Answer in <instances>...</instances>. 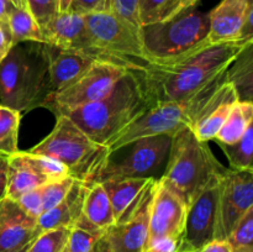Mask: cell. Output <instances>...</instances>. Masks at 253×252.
I'll return each instance as SVG.
<instances>
[{
	"label": "cell",
	"instance_id": "32",
	"mask_svg": "<svg viewBox=\"0 0 253 252\" xmlns=\"http://www.w3.org/2000/svg\"><path fill=\"white\" fill-rule=\"evenodd\" d=\"M26 7L40 25L42 32L59 14L58 0H26Z\"/></svg>",
	"mask_w": 253,
	"mask_h": 252
},
{
	"label": "cell",
	"instance_id": "48",
	"mask_svg": "<svg viewBox=\"0 0 253 252\" xmlns=\"http://www.w3.org/2000/svg\"><path fill=\"white\" fill-rule=\"evenodd\" d=\"M177 252H192V251H187V250H183V249H179Z\"/></svg>",
	"mask_w": 253,
	"mask_h": 252
},
{
	"label": "cell",
	"instance_id": "12",
	"mask_svg": "<svg viewBox=\"0 0 253 252\" xmlns=\"http://www.w3.org/2000/svg\"><path fill=\"white\" fill-rule=\"evenodd\" d=\"M155 182L156 179L152 178L137 208L127 217L119 220L103 232L94 252H141L145 249L148 239L150 205Z\"/></svg>",
	"mask_w": 253,
	"mask_h": 252
},
{
	"label": "cell",
	"instance_id": "26",
	"mask_svg": "<svg viewBox=\"0 0 253 252\" xmlns=\"http://www.w3.org/2000/svg\"><path fill=\"white\" fill-rule=\"evenodd\" d=\"M230 163V169L251 170L253 158V124L239 141L234 143H219Z\"/></svg>",
	"mask_w": 253,
	"mask_h": 252
},
{
	"label": "cell",
	"instance_id": "2",
	"mask_svg": "<svg viewBox=\"0 0 253 252\" xmlns=\"http://www.w3.org/2000/svg\"><path fill=\"white\" fill-rule=\"evenodd\" d=\"M147 109L150 106L142 88L135 74L128 71L110 93L99 100L71 110L66 116L91 140L106 146Z\"/></svg>",
	"mask_w": 253,
	"mask_h": 252
},
{
	"label": "cell",
	"instance_id": "19",
	"mask_svg": "<svg viewBox=\"0 0 253 252\" xmlns=\"http://www.w3.org/2000/svg\"><path fill=\"white\" fill-rule=\"evenodd\" d=\"M90 185L74 179L71 189L68 190L63 200L37 217V227L40 231L58 227H73L78 217L83 214L86 193Z\"/></svg>",
	"mask_w": 253,
	"mask_h": 252
},
{
	"label": "cell",
	"instance_id": "8",
	"mask_svg": "<svg viewBox=\"0 0 253 252\" xmlns=\"http://www.w3.org/2000/svg\"><path fill=\"white\" fill-rule=\"evenodd\" d=\"M127 69L105 62H95L85 73L66 88L47 95L41 108L56 116L99 100L111 91L115 84L127 73Z\"/></svg>",
	"mask_w": 253,
	"mask_h": 252
},
{
	"label": "cell",
	"instance_id": "27",
	"mask_svg": "<svg viewBox=\"0 0 253 252\" xmlns=\"http://www.w3.org/2000/svg\"><path fill=\"white\" fill-rule=\"evenodd\" d=\"M21 113L0 105V156L10 157L19 151V126Z\"/></svg>",
	"mask_w": 253,
	"mask_h": 252
},
{
	"label": "cell",
	"instance_id": "28",
	"mask_svg": "<svg viewBox=\"0 0 253 252\" xmlns=\"http://www.w3.org/2000/svg\"><path fill=\"white\" fill-rule=\"evenodd\" d=\"M182 0H138L141 26L172 19Z\"/></svg>",
	"mask_w": 253,
	"mask_h": 252
},
{
	"label": "cell",
	"instance_id": "13",
	"mask_svg": "<svg viewBox=\"0 0 253 252\" xmlns=\"http://www.w3.org/2000/svg\"><path fill=\"white\" fill-rule=\"evenodd\" d=\"M220 179L221 178L212 180L188 205L180 249L197 252L215 240Z\"/></svg>",
	"mask_w": 253,
	"mask_h": 252
},
{
	"label": "cell",
	"instance_id": "15",
	"mask_svg": "<svg viewBox=\"0 0 253 252\" xmlns=\"http://www.w3.org/2000/svg\"><path fill=\"white\" fill-rule=\"evenodd\" d=\"M41 231L37 219L27 214L16 200H0V252L19 249L36 239Z\"/></svg>",
	"mask_w": 253,
	"mask_h": 252
},
{
	"label": "cell",
	"instance_id": "24",
	"mask_svg": "<svg viewBox=\"0 0 253 252\" xmlns=\"http://www.w3.org/2000/svg\"><path fill=\"white\" fill-rule=\"evenodd\" d=\"M253 123V103L237 100L232 104L229 116L214 138L217 143H234L242 137Z\"/></svg>",
	"mask_w": 253,
	"mask_h": 252
},
{
	"label": "cell",
	"instance_id": "42",
	"mask_svg": "<svg viewBox=\"0 0 253 252\" xmlns=\"http://www.w3.org/2000/svg\"><path fill=\"white\" fill-rule=\"evenodd\" d=\"M199 1H200V0H182V1H180V4H179V6H178L177 11H175V15H178L179 12H182L183 10H185V9H189V7L197 6V4ZM175 15H174V16H175ZM174 16H173V17H174Z\"/></svg>",
	"mask_w": 253,
	"mask_h": 252
},
{
	"label": "cell",
	"instance_id": "29",
	"mask_svg": "<svg viewBox=\"0 0 253 252\" xmlns=\"http://www.w3.org/2000/svg\"><path fill=\"white\" fill-rule=\"evenodd\" d=\"M68 227L42 231L32 242L27 252H63L69 235Z\"/></svg>",
	"mask_w": 253,
	"mask_h": 252
},
{
	"label": "cell",
	"instance_id": "39",
	"mask_svg": "<svg viewBox=\"0 0 253 252\" xmlns=\"http://www.w3.org/2000/svg\"><path fill=\"white\" fill-rule=\"evenodd\" d=\"M197 252H232V247L227 240L215 239Z\"/></svg>",
	"mask_w": 253,
	"mask_h": 252
},
{
	"label": "cell",
	"instance_id": "3",
	"mask_svg": "<svg viewBox=\"0 0 253 252\" xmlns=\"http://www.w3.org/2000/svg\"><path fill=\"white\" fill-rule=\"evenodd\" d=\"M49 93L44 43L12 44L0 63V105L24 113L41 108Z\"/></svg>",
	"mask_w": 253,
	"mask_h": 252
},
{
	"label": "cell",
	"instance_id": "7",
	"mask_svg": "<svg viewBox=\"0 0 253 252\" xmlns=\"http://www.w3.org/2000/svg\"><path fill=\"white\" fill-rule=\"evenodd\" d=\"M209 12L189 7L172 19L141 26L140 39L155 62L169 59L207 43Z\"/></svg>",
	"mask_w": 253,
	"mask_h": 252
},
{
	"label": "cell",
	"instance_id": "11",
	"mask_svg": "<svg viewBox=\"0 0 253 252\" xmlns=\"http://www.w3.org/2000/svg\"><path fill=\"white\" fill-rule=\"evenodd\" d=\"M253 208V169L226 168L220 179L215 239L227 240L237 222Z\"/></svg>",
	"mask_w": 253,
	"mask_h": 252
},
{
	"label": "cell",
	"instance_id": "10",
	"mask_svg": "<svg viewBox=\"0 0 253 252\" xmlns=\"http://www.w3.org/2000/svg\"><path fill=\"white\" fill-rule=\"evenodd\" d=\"M185 126H189L184 104L161 103L147 109L140 118L126 126L108 143L111 153L127 147L140 138L158 135L173 136Z\"/></svg>",
	"mask_w": 253,
	"mask_h": 252
},
{
	"label": "cell",
	"instance_id": "14",
	"mask_svg": "<svg viewBox=\"0 0 253 252\" xmlns=\"http://www.w3.org/2000/svg\"><path fill=\"white\" fill-rule=\"evenodd\" d=\"M188 207L160 179L153 185L147 244L163 239H182Z\"/></svg>",
	"mask_w": 253,
	"mask_h": 252
},
{
	"label": "cell",
	"instance_id": "34",
	"mask_svg": "<svg viewBox=\"0 0 253 252\" xmlns=\"http://www.w3.org/2000/svg\"><path fill=\"white\" fill-rule=\"evenodd\" d=\"M110 11L114 15L131 25L135 29H141L138 16V0H111Z\"/></svg>",
	"mask_w": 253,
	"mask_h": 252
},
{
	"label": "cell",
	"instance_id": "35",
	"mask_svg": "<svg viewBox=\"0 0 253 252\" xmlns=\"http://www.w3.org/2000/svg\"><path fill=\"white\" fill-rule=\"evenodd\" d=\"M16 202L27 214L37 219L43 212L42 210V185L22 194Z\"/></svg>",
	"mask_w": 253,
	"mask_h": 252
},
{
	"label": "cell",
	"instance_id": "38",
	"mask_svg": "<svg viewBox=\"0 0 253 252\" xmlns=\"http://www.w3.org/2000/svg\"><path fill=\"white\" fill-rule=\"evenodd\" d=\"M12 47V39L11 34H10V30L5 29L0 25V63L4 61V58L6 57V54L9 53V51Z\"/></svg>",
	"mask_w": 253,
	"mask_h": 252
},
{
	"label": "cell",
	"instance_id": "43",
	"mask_svg": "<svg viewBox=\"0 0 253 252\" xmlns=\"http://www.w3.org/2000/svg\"><path fill=\"white\" fill-rule=\"evenodd\" d=\"M72 0H58V12H67Z\"/></svg>",
	"mask_w": 253,
	"mask_h": 252
},
{
	"label": "cell",
	"instance_id": "41",
	"mask_svg": "<svg viewBox=\"0 0 253 252\" xmlns=\"http://www.w3.org/2000/svg\"><path fill=\"white\" fill-rule=\"evenodd\" d=\"M14 7V4L10 0H0V25L7 30H10L9 15Z\"/></svg>",
	"mask_w": 253,
	"mask_h": 252
},
{
	"label": "cell",
	"instance_id": "47",
	"mask_svg": "<svg viewBox=\"0 0 253 252\" xmlns=\"http://www.w3.org/2000/svg\"><path fill=\"white\" fill-rule=\"evenodd\" d=\"M105 6H106V11H110L111 0H105Z\"/></svg>",
	"mask_w": 253,
	"mask_h": 252
},
{
	"label": "cell",
	"instance_id": "21",
	"mask_svg": "<svg viewBox=\"0 0 253 252\" xmlns=\"http://www.w3.org/2000/svg\"><path fill=\"white\" fill-rule=\"evenodd\" d=\"M49 180L40 174L25 158L22 151L7 157L6 197L17 200L22 194L46 184Z\"/></svg>",
	"mask_w": 253,
	"mask_h": 252
},
{
	"label": "cell",
	"instance_id": "9",
	"mask_svg": "<svg viewBox=\"0 0 253 252\" xmlns=\"http://www.w3.org/2000/svg\"><path fill=\"white\" fill-rule=\"evenodd\" d=\"M172 136L158 135L140 138L131 143L130 153L119 162L109 161L108 165L99 173L96 182L114 178H155V173L162 167L168 157Z\"/></svg>",
	"mask_w": 253,
	"mask_h": 252
},
{
	"label": "cell",
	"instance_id": "20",
	"mask_svg": "<svg viewBox=\"0 0 253 252\" xmlns=\"http://www.w3.org/2000/svg\"><path fill=\"white\" fill-rule=\"evenodd\" d=\"M152 178H114L101 182L113 208L115 222L127 217L137 208Z\"/></svg>",
	"mask_w": 253,
	"mask_h": 252
},
{
	"label": "cell",
	"instance_id": "37",
	"mask_svg": "<svg viewBox=\"0 0 253 252\" xmlns=\"http://www.w3.org/2000/svg\"><path fill=\"white\" fill-rule=\"evenodd\" d=\"M182 246V239H163L146 245L141 252H177Z\"/></svg>",
	"mask_w": 253,
	"mask_h": 252
},
{
	"label": "cell",
	"instance_id": "45",
	"mask_svg": "<svg viewBox=\"0 0 253 252\" xmlns=\"http://www.w3.org/2000/svg\"><path fill=\"white\" fill-rule=\"evenodd\" d=\"M232 252H253V246L232 247Z\"/></svg>",
	"mask_w": 253,
	"mask_h": 252
},
{
	"label": "cell",
	"instance_id": "30",
	"mask_svg": "<svg viewBox=\"0 0 253 252\" xmlns=\"http://www.w3.org/2000/svg\"><path fill=\"white\" fill-rule=\"evenodd\" d=\"M103 232L89 231L79 226L71 227L63 252H94L96 242Z\"/></svg>",
	"mask_w": 253,
	"mask_h": 252
},
{
	"label": "cell",
	"instance_id": "49",
	"mask_svg": "<svg viewBox=\"0 0 253 252\" xmlns=\"http://www.w3.org/2000/svg\"><path fill=\"white\" fill-rule=\"evenodd\" d=\"M24 1H25V2H26V0H24Z\"/></svg>",
	"mask_w": 253,
	"mask_h": 252
},
{
	"label": "cell",
	"instance_id": "5",
	"mask_svg": "<svg viewBox=\"0 0 253 252\" xmlns=\"http://www.w3.org/2000/svg\"><path fill=\"white\" fill-rule=\"evenodd\" d=\"M31 153L48 156L63 163L69 175L93 184L113 155L108 146L91 140L68 116H57L51 132L30 150Z\"/></svg>",
	"mask_w": 253,
	"mask_h": 252
},
{
	"label": "cell",
	"instance_id": "16",
	"mask_svg": "<svg viewBox=\"0 0 253 252\" xmlns=\"http://www.w3.org/2000/svg\"><path fill=\"white\" fill-rule=\"evenodd\" d=\"M43 36L47 44L58 48L81 52L88 57L93 51L84 15L59 12L43 30Z\"/></svg>",
	"mask_w": 253,
	"mask_h": 252
},
{
	"label": "cell",
	"instance_id": "17",
	"mask_svg": "<svg viewBox=\"0 0 253 252\" xmlns=\"http://www.w3.org/2000/svg\"><path fill=\"white\" fill-rule=\"evenodd\" d=\"M44 51L51 93L61 90L76 82L96 62L81 52L62 49L52 44L44 43Z\"/></svg>",
	"mask_w": 253,
	"mask_h": 252
},
{
	"label": "cell",
	"instance_id": "33",
	"mask_svg": "<svg viewBox=\"0 0 253 252\" xmlns=\"http://www.w3.org/2000/svg\"><path fill=\"white\" fill-rule=\"evenodd\" d=\"M231 247L253 246V208L237 222L235 229L227 237Z\"/></svg>",
	"mask_w": 253,
	"mask_h": 252
},
{
	"label": "cell",
	"instance_id": "23",
	"mask_svg": "<svg viewBox=\"0 0 253 252\" xmlns=\"http://www.w3.org/2000/svg\"><path fill=\"white\" fill-rule=\"evenodd\" d=\"M83 215L94 226L103 231L115 224L110 199L101 183L95 182L89 187L84 203Z\"/></svg>",
	"mask_w": 253,
	"mask_h": 252
},
{
	"label": "cell",
	"instance_id": "4",
	"mask_svg": "<svg viewBox=\"0 0 253 252\" xmlns=\"http://www.w3.org/2000/svg\"><path fill=\"white\" fill-rule=\"evenodd\" d=\"M168 162L160 182L178 195L185 205L208 184L222 177L226 168L216 160L205 141L198 140L189 126L172 136Z\"/></svg>",
	"mask_w": 253,
	"mask_h": 252
},
{
	"label": "cell",
	"instance_id": "44",
	"mask_svg": "<svg viewBox=\"0 0 253 252\" xmlns=\"http://www.w3.org/2000/svg\"><path fill=\"white\" fill-rule=\"evenodd\" d=\"M32 242H34V240H32L31 242H29V244L24 245V246L19 247V249H14V250H10V251H5V252H27L29 251V249L31 247Z\"/></svg>",
	"mask_w": 253,
	"mask_h": 252
},
{
	"label": "cell",
	"instance_id": "6",
	"mask_svg": "<svg viewBox=\"0 0 253 252\" xmlns=\"http://www.w3.org/2000/svg\"><path fill=\"white\" fill-rule=\"evenodd\" d=\"M84 17L93 44L90 57L94 61L111 63L127 71H142L155 63L143 47L140 30L111 11L94 12Z\"/></svg>",
	"mask_w": 253,
	"mask_h": 252
},
{
	"label": "cell",
	"instance_id": "46",
	"mask_svg": "<svg viewBox=\"0 0 253 252\" xmlns=\"http://www.w3.org/2000/svg\"><path fill=\"white\" fill-rule=\"evenodd\" d=\"M15 7H26V2L24 0H10Z\"/></svg>",
	"mask_w": 253,
	"mask_h": 252
},
{
	"label": "cell",
	"instance_id": "36",
	"mask_svg": "<svg viewBox=\"0 0 253 252\" xmlns=\"http://www.w3.org/2000/svg\"><path fill=\"white\" fill-rule=\"evenodd\" d=\"M68 11L79 15L106 11L105 0H72Z\"/></svg>",
	"mask_w": 253,
	"mask_h": 252
},
{
	"label": "cell",
	"instance_id": "25",
	"mask_svg": "<svg viewBox=\"0 0 253 252\" xmlns=\"http://www.w3.org/2000/svg\"><path fill=\"white\" fill-rule=\"evenodd\" d=\"M9 29L12 44L20 42L46 43L41 27L34 19L27 7H14L9 15Z\"/></svg>",
	"mask_w": 253,
	"mask_h": 252
},
{
	"label": "cell",
	"instance_id": "18",
	"mask_svg": "<svg viewBox=\"0 0 253 252\" xmlns=\"http://www.w3.org/2000/svg\"><path fill=\"white\" fill-rule=\"evenodd\" d=\"M253 10V0H221L209 12L210 43L240 40L242 25L247 14Z\"/></svg>",
	"mask_w": 253,
	"mask_h": 252
},
{
	"label": "cell",
	"instance_id": "31",
	"mask_svg": "<svg viewBox=\"0 0 253 252\" xmlns=\"http://www.w3.org/2000/svg\"><path fill=\"white\" fill-rule=\"evenodd\" d=\"M73 182L74 178L68 175V177L52 180V182L42 185V210L43 212L52 209L63 200L68 190L71 189Z\"/></svg>",
	"mask_w": 253,
	"mask_h": 252
},
{
	"label": "cell",
	"instance_id": "22",
	"mask_svg": "<svg viewBox=\"0 0 253 252\" xmlns=\"http://www.w3.org/2000/svg\"><path fill=\"white\" fill-rule=\"evenodd\" d=\"M253 43H250L225 73V81L236 89L239 100L252 103L253 96Z\"/></svg>",
	"mask_w": 253,
	"mask_h": 252
},
{
	"label": "cell",
	"instance_id": "1",
	"mask_svg": "<svg viewBox=\"0 0 253 252\" xmlns=\"http://www.w3.org/2000/svg\"><path fill=\"white\" fill-rule=\"evenodd\" d=\"M253 40L203 43L169 59L155 62L142 71H130L137 78L150 108L161 103L187 104L224 83L225 73Z\"/></svg>",
	"mask_w": 253,
	"mask_h": 252
},
{
	"label": "cell",
	"instance_id": "40",
	"mask_svg": "<svg viewBox=\"0 0 253 252\" xmlns=\"http://www.w3.org/2000/svg\"><path fill=\"white\" fill-rule=\"evenodd\" d=\"M7 193V158L0 156V200Z\"/></svg>",
	"mask_w": 253,
	"mask_h": 252
}]
</instances>
